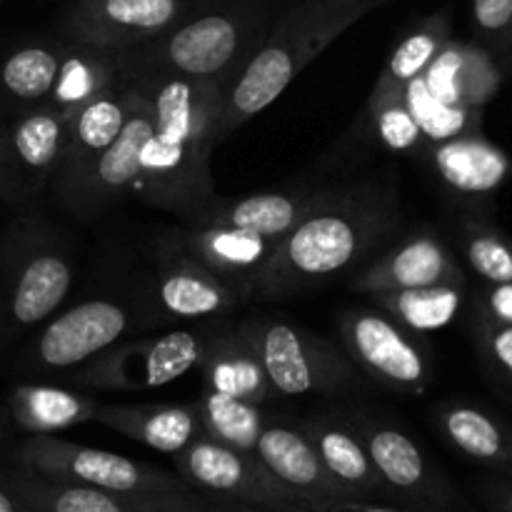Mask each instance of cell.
<instances>
[{
  "instance_id": "8992f818",
  "label": "cell",
  "mask_w": 512,
  "mask_h": 512,
  "mask_svg": "<svg viewBox=\"0 0 512 512\" xmlns=\"http://www.w3.org/2000/svg\"><path fill=\"white\" fill-rule=\"evenodd\" d=\"M18 458L30 473L135 498H188L198 493L180 475L58 435H30Z\"/></svg>"
},
{
  "instance_id": "60d3db41",
  "label": "cell",
  "mask_w": 512,
  "mask_h": 512,
  "mask_svg": "<svg viewBox=\"0 0 512 512\" xmlns=\"http://www.w3.org/2000/svg\"><path fill=\"white\" fill-rule=\"evenodd\" d=\"M493 353L512 373V325L510 328L498 330V333L493 335Z\"/></svg>"
},
{
  "instance_id": "f6af8a7d",
  "label": "cell",
  "mask_w": 512,
  "mask_h": 512,
  "mask_svg": "<svg viewBox=\"0 0 512 512\" xmlns=\"http://www.w3.org/2000/svg\"><path fill=\"white\" fill-rule=\"evenodd\" d=\"M508 510L512 512V495H510V500H508Z\"/></svg>"
},
{
  "instance_id": "9c48e42d",
  "label": "cell",
  "mask_w": 512,
  "mask_h": 512,
  "mask_svg": "<svg viewBox=\"0 0 512 512\" xmlns=\"http://www.w3.org/2000/svg\"><path fill=\"white\" fill-rule=\"evenodd\" d=\"M203 330H173L143 340L115 343L75 368L73 383L88 390L150 393L198 368Z\"/></svg>"
},
{
  "instance_id": "4fadbf2b",
  "label": "cell",
  "mask_w": 512,
  "mask_h": 512,
  "mask_svg": "<svg viewBox=\"0 0 512 512\" xmlns=\"http://www.w3.org/2000/svg\"><path fill=\"white\" fill-rule=\"evenodd\" d=\"M133 88V105L115 143L75 180L73 188L58 198L75 218H95L135 193V183L140 178V153L153 133V108L145 90L138 83H133Z\"/></svg>"
},
{
  "instance_id": "9a60e30c",
  "label": "cell",
  "mask_w": 512,
  "mask_h": 512,
  "mask_svg": "<svg viewBox=\"0 0 512 512\" xmlns=\"http://www.w3.org/2000/svg\"><path fill=\"white\" fill-rule=\"evenodd\" d=\"M255 455L290 493L308 505L310 512H328L340 505L358 503L348 490L330 478L298 420L273 413L265 415Z\"/></svg>"
},
{
  "instance_id": "44dd1931",
  "label": "cell",
  "mask_w": 512,
  "mask_h": 512,
  "mask_svg": "<svg viewBox=\"0 0 512 512\" xmlns=\"http://www.w3.org/2000/svg\"><path fill=\"white\" fill-rule=\"evenodd\" d=\"M5 483L23 495L35 512H180L203 500V493L188 498H135L68 480L45 478L30 470L8 475Z\"/></svg>"
},
{
  "instance_id": "52a82bcc",
  "label": "cell",
  "mask_w": 512,
  "mask_h": 512,
  "mask_svg": "<svg viewBox=\"0 0 512 512\" xmlns=\"http://www.w3.org/2000/svg\"><path fill=\"white\" fill-rule=\"evenodd\" d=\"M245 323L273 395H330L358 383L353 360L330 340L275 315Z\"/></svg>"
},
{
  "instance_id": "3957f363",
  "label": "cell",
  "mask_w": 512,
  "mask_h": 512,
  "mask_svg": "<svg viewBox=\"0 0 512 512\" xmlns=\"http://www.w3.org/2000/svg\"><path fill=\"white\" fill-rule=\"evenodd\" d=\"M275 20L265 0H228L190 8L158 38L118 50V68L120 73L215 80L233 88Z\"/></svg>"
},
{
  "instance_id": "7a4b0ae2",
  "label": "cell",
  "mask_w": 512,
  "mask_h": 512,
  "mask_svg": "<svg viewBox=\"0 0 512 512\" xmlns=\"http://www.w3.org/2000/svg\"><path fill=\"white\" fill-rule=\"evenodd\" d=\"M400 223L393 180L340 185L335 198L305 215L275 248L255 298H290L355 270Z\"/></svg>"
},
{
  "instance_id": "83f0119b",
  "label": "cell",
  "mask_w": 512,
  "mask_h": 512,
  "mask_svg": "<svg viewBox=\"0 0 512 512\" xmlns=\"http://www.w3.org/2000/svg\"><path fill=\"white\" fill-rule=\"evenodd\" d=\"M118 78L120 70L115 50L90 48V45L65 40L58 83H55L48 103L70 120L83 105H88L95 95L110 88Z\"/></svg>"
},
{
  "instance_id": "d4e9b609",
  "label": "cell",
  "mask_w": 512,
  "mask_h": 512,
  "mask_svg": "<svg viewBox=\"0 0 512 512\" xmlns=\"http://www.w3.org/2000/svg\"><path fill=\"white\" fill-rule=\"evenodd\" d=\"M70 120L50 103L20 110L8 133L10 158H13L18 183L28 188H43L53 180L63 158Z\"/></svg>"
},
{
  "instance_id": "6da1fadb",
  "label": "cell",
  "mask_w": 512,
  "mask_h": 512,
  "mask_svg": "<svg viewBox=\"0 0 512 512\" xmlns=\"http://www.w3.org/2000/svg\"><path fill=\"white\" fill-rule=\"evenodd\" d=\"M123 75L145 90L153 108V133L140 153L133 195L193 223L218 198L210 153L218 143V120L230 88L180 75Z\"/></svg>"
},
{
  "instance_id": "ee69618b",
  "label": "cell",
  "mask_w": 512,
  "mask_h": 512,
  "mask_svg": "<svg viewBox=\"0 0 512 512\" xmlns=\"http://www.w3.org/2000/svg\"><path fill=\"white\" fill-rule=\"evenodd\" d=\"M180 512H258L255 508H245V505H238V510H228V508H218V505H210L208 498H203L200 503L190 505V508L180 510Z\"/></svg>"
},
{
  "instance_id": "d590c367",
  "label": "cell",
  "mask_w": 512,
  "mask_h": 512,
  "mask_svg": "<svg viewBox=\"0 0 512 512\" xmlns=\"http://www.w3.org/2000/svg\"><path fill=\"white\" fill-rule=\"evenodd\" d=\"M405 100H408V108L413 110L415 120H418L423 138L440 143V140L458 138V135L463 133L465 120H468L465 108L440 103V100L433 98L430 90L425 88L423 78L410 80L408 88H405Z\"/></svg>"
},
{
  "instance_id": "d6a6232c",
  "label": "cell",
  "mask_w": 512,
  "mask_h": 512,
  "mask_svg": "<svg viewBox=\"0 0 512 512\" xmlns=\"http://www.w3.org/2000/svg\"><path fill=\"white\" fill-rule=\"evenodd\" d=\"M195 405H198L205 438L245 450V453H255V445L263 433L265 415H268L258 403L203 388Z\"/></svg>"
},
{
  "instance_id": "2e32d148",
  "label": "cell",
  "mask_w": 512,
  "mask_h": 512,
  "mask_svg": "<svg viewBox=\"0 0 512 512\" xmlns=\"http://www.w3.org/2000/svg\"><path fill=\"white\" fill-rule=\"evenodd\" d=\"M153 300L168 318L200 320L230 313L245 298L208 265L170 240V248L160 255Z\"/></svg>"
},
{
  "instance_id": "603a6c76",
  "label": "cell",
  "mask_w": 512,
  "mask_h": 512,
  "mask_svg": "<svg viewBox=\"0 0 512 512\" xmlns=\"http://www.w3.org/2000/svg\"><path fill=\"white\" fill-rule=\"evenodd\" d=\"M335 188H298L275 190V193H253L245 198H215V203L193 223L230 225V228L253 230L263 238L280 240L315 208L335 198Z\"/></svg>"
},
{
  "instance_id": "4dcf8cb0",
  "label": "cell",
  "mask_w": 512,
  "mask_h": 512,
  "mask_svg": "<svg viewBox=\"0 0 512 512\" xmlns=\"http://www.w3.org/2000/svg\"><path fill=\"white\" fill-rule=\"evenodd\" d=\"M445 40H448V23H445L443 15H433V18L415 25L408 35L398 40L395 50L390 53L388 63H385L383 73H380L378 83L370 93V100L405 95L410 80L425 73V68L433 63L438 50L445 45Z\"/></svg>"
},
{
  "instance_id": "8fae6325",
  "label": "cell",
  "mask_w": 512,
  "mask_h": 512,
  "mask_svg": "<svg viewBox=\"0 0 512 512\" xmlns=\"http://www.w3.org/2000/svg\"><path fill=\"white\" fill-rule=\"evenodd\" d=\"M340 413L363 440L390 503L423 512H435L448 503V490L428 455L398 423L363 408Z\"/></svg>"
},
{
  "instance_id": "f35d334b",
  "label": "cell",
  "mask_w": 512,
  "mask_h": 512,
  "mask_svg": "<svg viewBox=\"0 0 512 512\" xmlns=\"http://www.w3.org/2000/svg\"><path fill=\"white\" fill-rule=\"evenodd\" d=\"M13 190H18V175H15L13 158H10L8 133L0 130V193L10 195Z\"/></svg>"
},
{
  "instance_id": "d6986e66",
  "label": "cell",
  "mask_w": 512,
  "mask_h": 512,
  "mask_svg": "<svg viewBox=\"0 0 512 512\" xmlns=\"http://www.w3.org/2000/svg\"><path fill=\"white\" fill-rule=\"evenodd\" d=\"M428 285H455V268L445 245L425 230L398 240L388 253L358 268L350 278V288L360 295Z\"/></svg>"
},
{
  "instance_id": "4316f807",
  "label": "cell",
  "mask_w": 512,
  "mask_h": 512,
  "mask_svg": "<svg viewBox=\"0 0 512 512\" xmlns=\"http://www.w3.org/2000/svg\"><path fill=\"white\" fill-rule=\"evenodd\" d=\"M8 408L25 433L55 435L95 420L100 403L90 395L55 385H18L10 390Z\"/></svg>"
},
{
  "instance_id": "836d02e7",
  "label": "cell",
  "mask_w": 512,
  "mask_h": 512,
  "mask_svg": "<svg viewBox=\"0 0 512 512\" xmlns=\"http://www.w3.org/2000/svg\"><path fill=\"white\" fill-rule=\"evenodd\" d=\"M443 435L475 460H498L505 455V438L498 425L475 408H450L440 415Z\"/></svg>"
},
{
  "instance_id": "b9f144b4",
  "label": "cell",
  "mask_w": 512,
  "mask_h": 512,
  "mask_svg": "<svg viewBox=\"0 0 512 512\" xmlns=\"http://www.w3.org/2000/svg\"><path fill=\"white\" fill-rule=\"evenodd\" d=\"M0 512H35L25 503V498L20 493H15L8 483H0Z\"/></svg>"
},
{
  "instance_id": "cb8c5ba5",
  "label": "cell",
  "mask_w": 512,
  "mask_h": 512,
  "mask_svg": "<svg viewBox=\"0 0 512 512\" xmlns=\"http://www.w3.org/2000/svg\"><path fill=\"white\" fill-rule=\"evenodd\" d=\"M95 423L165 455L183 453L193 440L203 435L195 400L193 403L100 405Z\"/></svg>"
},
{
  "instance_id": "74e56055",
  "label": "cell",
  "mask_w": 512,
  "mask_h": 512,
  "mask_svg": "<svg viewBox=\"0 0 512 512\" xmlns=\"http://www.w3.org/2000/svg\"><path fill=\"white\" fill-rule=\"evenodd\" d=\"M473 15L483 33H505L512 25V0H473Z\"/></svg>"
},
{
  "instance_id": "ba28073f",
  "label": "cell",
  "mask_w": 512,
  "mask_h": 512,
  "mask_svg": "<svg viewBox=\"0 0 512 512\" xmlns=\"http://www.w3.org/2000/svg\"><path fill=\"white\" fill-rule=\"evenodd\" d=\"M173 458L175 473L198 493L255 510L310 512L308 505L290 493L255 453L200 435Z\"/></svg>"
},
{
  "instance_id": "30bf717a",
  "label": "cell",
  "mask_w": 512,
  "mask_h": 512,
  "mask_svg": "<svg viewBox=\"0 0 512 512\" xmlns=\"http://www.w3.org/2000/svg\"><path fill=\"white\" fill-rule=\"evenodd\" d=\"M340 340L355 368L393 393L420 395L433 380L428 350L413 330L380 308H348L340 315Z\"/></svg>"
},
{
  "instance_id": "ab89813d",
  "label": "cell",
  "mask_w": 512,
  "mask_h": 512,
  "mask_svg": "<svg viewBox=\"0 0 512 512\" xmlns=\"http://www.w3.org/2000/svg\"><path fill=\"white\" fill-rule=\"evenodd\" d=\"M490 310L495 318L512 325V283H498L490 293Z\"/></svg>"
},
{
  "instance_id": "5b68a950",
  "label": "cell",
  "mask_w": 512,
  "mask_h": 512,
  "mask_svg": "<svg viewBox=\"0 0 512 512\" xmlns=\"http://www.w3.org/2000/svg\"><path fill=\"white\" fill-rule=\"evenodd\" d=\"M73 283L68 243L35 218L15 225L0 250V335L10 338L45 323Z\"/></svg>"
},
{
  "instance_id": "1f68e13d",
  "label": "cell",
  "mask_w": 512,
  "mask_h": 512,
  "mask_svg": "<svg viewBox=\"0 0 512 512\" xmlns=\"http://www.w3.org/2000/svg\"><path fill=\"white\" fill-rule=\"evenodd\" d=\"M375 308L385 310L393 320L413 333H433L453 323L458 315L463 293L455 285H428V288L385 290L368 295Z\"/></svg>"
},
{
  "instance_id": "7402d4cb",
  "label": "cell",
  "mask_w": 512,
  "mask_h": 512,
  "mask_svg": "<svg viewBox=\"0 0 512 512\" xmlns=\"http://www.w3.org/2000/svg\"><path fill=\"white\" fill-rule=\"evenodd\" d=\"M298 425L308 435L325 470L340 488L348 490L358 503L388 500L383 480H380L363 440L350 428L340 410L308 415V418H300Z\"/></svg>"
},
{
  "instance_id": "7bdbcfd3",
  "label": "cell",
  "mask_w": 512,
  "mask_h": 512,
  "mask_svg": "<svg viewBox=\"0 0 512 512\" xmlns=\"http://www.w3.org/2000/svg\"><path fill=\"white\" fill-rule=\"evenodd\" d=\"M328 512H423V510L403 508V505H383V503H348Z\"/></svg>"
},
{
  "instance_id": "ac0fdd59",
  "label": "cell",
  "mask_w": 512,
  "mask_h": 512,
  "mask_svg": "<svg viewBox=\"0 0 512 512\" xmlns=\"http://www.w3.org/2000/svg\"><path fill=\"white\" fill-rule=\"evenodd\" d=\"M133 95V83L125 75H120L110 88L95 95L88 105H83L70 118L63 158H60L58 170H55L53 180H50L58 198L65 190L73 188L75 180L115 143L130 113Z\"/></svg>"
},
{
  "instance_id": "e575fe53",
  "label": "cell",
  "mask_w": 512,
  "mask_h": 512,
  "mask_svg": "<svg viewBox=\"0 0 512 512\" xmlns=\"http://www.w3.org/2000/svg\"><path fill=\"white\" fill-rule=\"evenodd\" d=\"M365 123H368L370 135L383 148L393 150V153H410L423 140L418 120H415L413 110L408 108L405 95H400V98L368 100Z\"/></svg>"
},
{
  "instance_id": "277c9868",
  "label": "cell",
  "mask_w": 512,
  "mask_h": 512,
  "mask_svg": "<svg viewBox=\"0 0 512 512\" xmlns=\"http://www.w3.org/2000/svg\"><path fill=\"white\" fill-rule=\"evenodd\" d=\"M383 3L385 0H300L285 10L230 88L218 120V143L273 105L305 65Z\"/></svg>"
},
{
  "instance_id": "8d00e7d4",
  "label": "cell",
  "mask_w": 512,
  "mask_h": 512,
  "mask_svg": "<svg viewBox=\"0 0 512 512\" xmlns=\"http://www.w3.org/2000/svg\"><path fill=\"white\" fill-rule=\"evenodd\" d=\"M468 260L485 280L512 283V253L503 240L488 233H475L468 238Z\"/></svg>"
},
{
  "instance_id": "f1b7e54d",
  "label": "cell",
  "mask_w": 512,
  "mask_h": 512,
  "mask_svg": "<svg viewBox=\"0 0 512 512\" xmlns=\"http://www.w3.org/2000/svg\"><path fill=\"white\" fill-rule=\"evenodd\" d=\"M430 155L440 180L458 193H490L508 173L505 155L478 138L440 140Z\"/></svg>"
},
{
  "instance_id": "ffe728a7",
  "label": "cell",
  "mask_w": 512,
  "mask_h": 512,
  "mask_svg": "<svg viewBox=\"0 0 512 512\" xmlns=\"http://www.w3.org/2000/svg\"><path fill=\"white\" fill-rule=\"evenodd\" d=\"M198 368L203 375V388L235 395V398L258 405L273 398L245 320L203 328V353H200Z\"/></svg>"
},
{
  "instance_id": "5bb4252c",
  "label": "cell",
  "mask_w": 512,
  "mask_h": 512,
  "mask_svg": "<svg viewBox=\"0 0 512 512\" xmlns=\"http://www.w3.org/2000/svg\"><path fill=\"white\" fill-rule=\"evenodd\" d=\"M130 328V313L113 298H90L45 323L30 360L40 370H75L118 343Z\"/></svg>"
},
{
  "instance_id": "f546056e",
  "label": "cell",
  "mask_w": 512,
  "mask_h": 512,
  "mask_svg": "<svg viewBox=\"0 0 512 512\" xmlns=\"http://www.w3.org/2000/svg\"><path fill=\"white\" fill-rule=\"evenodd\" d=\"M63 45L65 40H58V43H28L15 48L0 63V88H3V93H8V98L23 110L48 103L55 83H58Z\"/></svg>"
},
{
  "instance_id": "7c38bea8",
  "label": "cell",
  "mask_w": 512,
  "mask_h": 512,
  "mask_svg": "<svg viewBox=\"0 0 512 512\" xmlns=\"http://www.w3.org/2000/svg\"><path fill=\"white\" fill-rule=\"evenodd\" d=\"M190 0H70L60 15V38L103 50H128L173 28Z\"/></svg>"
},
{
  "instance_id": "484cf974",
  "label": "cell",
  "mask_w": 512,
  "mask_h": 512,
  "mask_svg": "<svg viewBox=\"0 0 512 512\" xmlns=\"http://www.w3.org/2000/svg\"><path fill=\"white\" fill-rule=\"evenodd\" d=\"M420 78L433 98L458 108L485 103L498 85V73L483 50L448 40Z\"/></svg>"
},
{
  "instance_id": "e0dca14e",
  "label": "cell",
  "mask_w": 512,
  "mask_h": 512,
  "mask_svg": "<svg viewBox=\"0 0 512 512\" xmlns=\"http://www.w3.org/2000/svg\"><path fill=\"white\" fill-rule=\"evenodd\" d=\"M170 240L208 265L245 300L255 298L260 273L278 248L275 240L263 238L253 230L215 223H183V228L175 230Z\"/></svg>"
}]
</instances>
